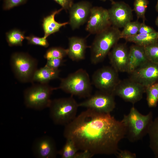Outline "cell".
<instances>
[{
  "mask_svg": "<svg viewBox=\"0 0 158 158\" xmlns=\"http://www.w3.org/2000/svg\"><path fill=\"white\" fill-rule=\"evenodd\" d=\"M63 135L79 150H87L94 155H116L126 130L122 121L110 113L87 109L65 126Z\"/></svg>",
  "mask_w": 158,
  "mask_h": 158,
  "instance_id": "obj_1",
  "label": "cell"
},
{
  "mask_svg": "<svg viewBox=\"0 0 158 158\" xmlns=\"http://www.w3.org/2000/svg\"><path fill=\"white\" fill-rule=\"evenodd\" d=\"M152 111L146 115L141 114L134 106L121 120L125 128L126 136L131 142H137L148 134L153 121Z\"/></svg>",
  "mask_w": 158,
  "mask_h": 158,
  "instance_id": "obj_2",
  "label": "cell"
},
{
  "mask_svg": "<svg viewBox=\"0 0 158 158\" xmlns=\"http://www.w3.org/2000/svg\"><path fill=\"white\" fill-rule=\"evenodd\" d=\"M120 38L121 31L113 26L97 34L90 47L91 62L95 64L102 61Z\"/></svg>",
  "mask_w": 158,
  "mask_h": 158,
  "instance_id": "obj_3",
  "label": "cell"
},
{
  "mask_svg": "<svg viewBox=\"0 0 158 158\" xmlns=\"http://www.w3.org/2000/svg\"><path fill=\"white\" fill-rule=\"evenodd\" d=\"M58 88L71 95L84 98L90 96L92 91L89 75L85 70L82 69H79L61 79Z\"/></svg>",
  "mask_w": 158,
  "mask_h": 158,
  "instance_id": "obj_4",
  "label": "cell"
},
{
  "mask_svg": "<svg viewBox=\"0 0 158 158\" xmlns=\"http://www.w3.org/2000/svg\"><path fill=\"white\" fill-rule=\"evenodd\" d=\"M78 107L72 95L55 99L49 107L50 117L55 124L65 126L76 117Z\"/></svg>",
  "mask_w": 158,
  "mask_h": 158,
  "instance_id": "obj_5",
  "label": "cell"
},
{
  "mask_svg": "<svg viewBox=\"0 0 158 158\" xmlns=\"http://www.w3.org/2000/svg\"><path fill=\"white\" fill-rule=\"evenodd\" d=\"M10 64L16 78L23 83L32 82L34 73L37 69L38 62L29 54L16 52L11 56Z\"/></svg>",
  "mask_w": 158,
  "mask_h": 158,
  "instance_id": "obj_6",
  "label": "cell"
},
{
  "mask_svg": "<svg viewBox=\"0 0 158 158\" xmlns=\"http://www.w3.org/2000/svg\"><path fill=\"white\" fill-rule=\"evenodd\" d=\"M56 89L48 83L33 84L24 92L25 106L27 108L39 110L49 108L51 101V95L53 91Z\"/></svg>",
  "mask_w": 158,
  "mask_h": 158,
  "instance_id": "obj_7",
  "label": "cell"
},
{
  "mask_svg": "<svg viewBox=\"0 0 158 158\" xmlns=\"http://www.w3.org/2000/svg\"><path fill=\"white\" fill-rule=\"evenodd\" d=\"M118 73L111 66L101 68L93 74L92 83L100 91L113 93L120 81Z\"/></svg>",
  "mask_w": 158,
  "mask_h": 158,
  "instance_id": "obj_8",
  "label": "cell"
},
{
  "mask_svg": "<svg viewBox=\"0 0 158 158\" xmlns=\"http://www.w3.org/2000/svg\"><path fill=\"white\" fill-rule=\"evenodd\" d=\"M145 87L130 78L119 81L113 94L133 104L141 99Z\"/></svg>",
  "mask_w": 158,
  "mask_h": 158,
  "instance_id": "obj_9",
  "label": "cell"
},
{
  "mask_svg": "<svg viewBox=\"0 0 158 158\" xmlns=\"http://www.w3.org/2000/svg\"><path fill=\"white\" fill-rule=\"evenodd\" d=\"M115 96L112 93L99 90L78 104V106L102 113H110L115 107Z\"/></svg>",
  "mask_w": 158,
  "mask_h": 158,
  "instance_id": "obj_10",
  "label": "cell"
},
{
  "mask_svg": "<svg viewBox=\"0 0 158 158\" xmlns=\"http://www.w3.org/2000/svg\"><path fill=\"white\" fill-rule=\"evenodd\" d=\"M111 25L108 10L101 7L92 8L86 27L87 31L97 34Z\"/></svg>",
  "mask_w": 158,
  "mask_h": 158,
  "instance_id": "obj_11",
  "label": "cell"
},
{
  "mask_svg": "<svg viewBox=\"0 0 158 158\" xmlns=\"http://www.w3.org/2000/svg\"><path fill=\"white\" fill-rule=\"evenodd\" d=\"M108 11L111 25L118 28H123L133 18L131 8L123 1L112 2Z\"/></svg>",
  "mask_w": 158,
  "mask_h": 158,
  "instance_id": "obj_12",
  "label": "cell"
},
{
  "mask_svg": "<svg viewBox=\"0 0 158 158\" xmlns=\"http://www.w3.org/2000/svg\"><path fill=\"white\" fill-rule=\"evenodd\" d=\"M130 74V78L146 88L158 81V64L149 61Z\"/></svg>",
  "mask_w": 158,
  "mask_h": 158,
  "instance_id": "obj_13",
  "label": "cell"
},
{
  "mask_svg": "<svg viewBox=\"0 0 158 158\" xmlns=\"http://www.w3.org/2000/svg\"><path fill=\"white\" fill-rule=\"evenodd\" d=\"M92 7L91 4L88 1L73 3L68 10L69 24L72 30L78 28L87 21Z\"/></svg>",
  "mask_w": 158,
  "mask_h": 158,
  "instance_id": "obj_14",
  "label": "cell"
},
{
  "mask_svg": "<svg viewBox=\"0 0 158 158\" xmlns=\"http://www.w3.org/2000/svg\"><path fill=\"white\" fill-rule=\"evenodd\" d=\"M32 150L34 156L38 158H55L58 154L54 141L49 136L36 139L33 143Z\"/></svg>",
  "mask_w": 158,
  "mask_h": 158,
  "instance_id": "obj_15",
  "label": "cell"
},
{
  "mask_svg": "<svg viewBox=\"0 0 158 158\" xmlns=\"http://www.w3.org/2000/svg\"><path fill=\"white\" fill-rule=\"evenodd\" d=\"M129 50L124 44H116L108 54L111 66L118 72H127Z\"/></svg>",
  "mask_w": 158,
  "mask_h": 158,
  "instance_id": "obj_16",
  "label": "cell"
},
{
  "mask_svg": "<svg viewBox=\"0 0 158 158\" xmlns=\"http://www.w3.org/2000/svg\"><path fill=\"white\" fill-rule=\"evenodd\" d=\"M149 61L144 47L136 44L133 45L129 50L127 72L130 74L138 68Z\"/></svg>",
  "mask_w": 158,
  "mask_h": 158,
  "instance_id": "obj_17",
  "label": "cell"
},
{
  "mask_svg": "<svg viewBox=\"0 0 158 158\" xmlns=\"http://www.w3.org/2000/svg\"><path fill=\"white\" fill-rule=\"evenodd\" d=\"M68 56L72 61H78L85 58L86 50L88 47L85 39L77 37L69 38Z\"/></svg>",
  "mask_w": 158,
  "mask_h": 158,
  "instance_id": "obj_18",
  "label": "cell"
},
{
  "mask_svg": "<svg viewBox=\"0 0 158 158\" xmlns=\"http://www.w3.org/2000/svg\"><path fill=\"white\" fill-rule=\"evenodd\" d=\"M63 9L61 8L53 11L51 14L44 17L43 20L42 27L44 33V37L47 38L50 35L59 31L63 26L69 24V22L60 23L56 21L55 16Z\"/></svg>",
  "mask_w": 158,
  "mask_h": 158,
  "instance_id": "obj_19",
  "label": "cell"
},
{
  "mask_svg": "<svg viewBox=\"0 0 158 158\" xmlns=\"http://www.w3.org/2000/svg\"><path fill=\"white\" fill-rule=\"evenodd\" d=\"M60 72L59 69H55L45 65L44 67L37 69L35 72L32 82L41 83H48L51 80L58 78Z\"/></svg>",
  "mask_w": 158,
  "mask_h": 158,
  "instance_id": "obj_20",
  "label": "cell"
},
{
  "mask_svg": "<svg viewBox=\"0 0 158 158\" xmlns=\"http://www.w3.org/2000/svg\"><path fill=\"white\" fill-rule=\"evenodd\" d=\"M123 38L127 41L145 47L158 42V32L156 31L149 33H138Z\"/></svg>",
  "mask_w": 158,
  "mask_h": 158,
  "instance_id": "obj_21",
  "label": "cell"
},
{
  "mask_svg": "<svg viewBox=\"0 0 158 158\" xmlns=\"http://www.w3.org/2000/svg\"><path fill=\"white\" fill-rule=\"evenodd\" d=\"M148 134L150 147L155 157L158 158V117L153 120Z\"/></svg>",
  "mask_w": 158,
  "mask_h": 158,
  "instance_id": "obj_22",
  "label": "cell"
},
{
  "mask_svg": "<svg viewBox=\"0 0 158 158\" xmlns=\"http://www.w3.org/2000/svg\"><path fill=\"white\" fill-rule=\"evenodd\" d=\"M6 38L8 45L11 47L22 46L25 37L24 32L15 29L6 33Z\"/></svg>",
  "mask_w": 158,
  "mask_h": 158,
  "instance_id": "obj_23",
  "label": "cell"
},
{
  "mask_svg": "<svg viewBox=\"0 0 158 158\" xmlns=\"http://www.w3.org/2000/svg\"><path fill=\"white\" fill-rule=\"evenodd\" d=\"M145 93L148 107H156L158 102V81L146 87Z\"/></svg>",
  "mask_w": 158,
  "mask_h": 158,
  "instance_id": "obj_24",
  "label": "cell"
},
{
  "mask_svg": "<svg viewBox=\"0 0 158 158\" xmlns=\"http://www.w3.org/2000/svg\"><path fill=\"white\" fill-rule=\"evenodd\" d=\"M78 150L72 140L66 139L65 145L58 153L62 158H75Z\"/></svg>",
  "mask_w": 158,
  "mask_h": 158,
  "instance_id": "obj_25",
  "label": "cell"
},
{
  "mask_svg": "<svg viewBox=\"0 0 158 158\" xmlns=\"http://www.w3.org/2000/svg\"><path fill=\"white\" fill-rule=\"evenodd\" d=\"M68 49L61 47L50 48L46 51L44 58L47 60L55 59H63L68 55Z\"/></svg>",
  "mask_w": 158,
  "mask_h": 158,
  "instance_id": "obj_26",
  "label": "cell"
},
{
  "mask_svg": "<svg viewBox=\"0 0 158 158\" xmlns=\"http://www.w3.org/2000/svg\"><path fill=\"white\" fill-rule=\"evenodd\" d=\"M140 23L138 21H130L127 23L121 32V38L138 34Z\"/></svg>",
  "mask_w": 158,
  "mask_h": 158,
  "instance_id": "obj_27",
  "label": "cell"
},
{
  "mask_svg": "<svg viewBox=\"0 0 158 158\" xmlns=\"http://www.w3.org/2000/svg\"><path fill=\"white\" fill-rule=\"evenodd\" d=\"M148 4L147 0H134V11L138 18H142L143 22L145 20V13Z\"/></svg>",
  "mask_w": 158,
  "mask_h": 158,
  "instance_id": "obj_28",
  "label": "cell"
},
{
  "mask_svg": "<svg viewBox=\"0 0 158 158\" xmlns=\"http://www.w3.org/2000/svg\"><path fill=\"white\" fill-rule=\"evenodd\" d=\"M146 56L151 62L158 64V42L144 47Z\"/></svg>",
  "mask_w": 158,
  "mask_h": 158,
  "instance_id": "obj_29",
  "label": "cell"
},
{
  "mask_svg": "<svg viewBox=\"0 0 158 158\" xmlns=\"http://www.w3.org/2000/svg\"><path fill=\"white\" fill-rule=\"evenodd\" d=\"M29 44L37 45L44 47H47L49 46V42L47 38L39 37L34 35H30L25 37V39Z\"/></svg>",
  "mask_w": 158,
  "mask_h": 158,
  "instance_id": "obj_30",
  "label": "cell"
},
{
  "mask_svg": "<svg viewBox=\"0 0 158 158\" xmlns=\"http://www.w3.org/2000/svg\"><path fill=\"white\" fill-rule=\"evenodd\" d=\"M28 0H4L3 5L4 10H7L25 3Z\"/></svg>",
  "mask_w": 158,
  "mask_h": 158,
  "instance_id": "obj_31",
  "label": "cell"
},
{
  "mask_svg": "<svg viewBox=\"0 0 158 158\" xmlns=\"http://www.w3.org/2000/svg\"><path fill=\"white\" fill-rule=\"evenodd\" d=\"M64 62L63 59H55L47 60L46 65L52 68L57 69L63 65Z\"/></svg>",
  "mask_w": 158,
  "mask_h": 158,
  "instance_id": "obj_32",
  "label": "cell"
},
{
  "mask_svg": "<svg viewBox=\"0 0 158 158\" xmlns=\"http://www.w3.org/2000/svg\"><path fill=\"white\" fill-rule=\"evenodd\" d=\"M118 158H136V154L127 150H119L116 155Z\"/></svg>",
  "mask_w": 158,
  "mask_h": 158,
  "instance_id": "obj_33",
  "label": "cell"
},
{
  "mask_svg": "<svg viewBox=\"0 0 158 158\" xmlns=\"http://www.w3.org/2000/svg\"><path fill=\"white\" fill-rule=\"evenodd\" d=\"M59 4L63 9L68 11L73 4V0H53Z\"/></svg>",
  "mask_w": 158,
  "mask_h": 158,
  "instance_id": "obj_34",
  "label": "cell"
},
{
  "mask_svg": "<svg viewBox=\"0 0 158 158\" xmlns=\"http://www.w3.org/2000/svg\"><path fill=\"white\" fill-rule=\"evenodd\" d=\"M156 31L152 28L145 24V22L140 23L138 33H149Z\"/></svg>",
  "mask_w": 158,
  "mask_h": 158,
  "instance_id": "obj_35",
  "label": "cell"
},
{
  "mask_svg": "<svg viewBox=\"0 0 158 158\" xmlns=\"http://www.w3.org/2000/svg\"><path fill=\"white\" fill-rule=\"evenodd\" d=\"M80 152H78L75 158H90L94 155L90 152L87 150L81 151Z\"/></svg>",
  "mask_w": 158,
  "mask_h": 158,
  "instance_id": "obj_36",
  "label": "cell"
},
{
  "mask_svg": "<svg viewBox=\"0 0 158 158\" xmlns=\"http://www.w3.org/2000/svg\"><path fill=\"white\" fill-rule=\"evenodd\" d=\"M156 11L158 12V0H157V2L156 6Z\"/></svg>",
  "mask_w": 158,
  "mask_h": 158,
  "instance_id": "obj_37",
  "label": "cell"
},
{
  "mask_svg": "<svg viewBox=\"0 0 158 158\" xmlns=\"http://www.w3.org/2000/svg\"><path fill=\"white\" fill-rule=\"evenodd\" d=\"M156 25L158 26V16L157 17L155 21Z\"/></svg>",
  "mask_w": 158,
  "mask_h": 158,
  "instance_id": "obj_38",
  "label": "cell"
},
{
  "mask_svg": "<svg viewBox=\"0 0 158 158\" xmlns=\"http://www.w3.org/2000/svg\"><path fill=\"white\" fill-rule=\"evenodd\" d=\"M100 0L103 1H105L107 0ZM110 0V1H111V3L114 1L113 0Z\"/></svg>",
  "mask_w": 158,
  "mask_h": 158,
  "instance_id": "obj_39",
  "label": "cell"
}]
</instances>
